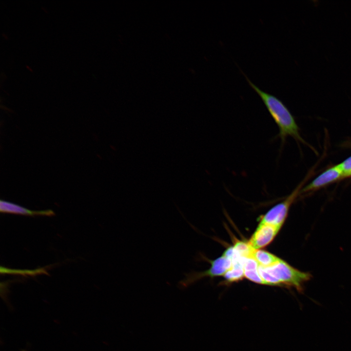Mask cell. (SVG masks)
<instances>
[{
	"label": "cell",
	"instance_id": "cell-1",
	"mask_svg": "<svg viewBox=\"0 0 351 351\" xmlns=\"http://www.w3.org/2000/svg\"><path fill=\"white\" fill-rule=\"evenodd\" d=\"M241 72L250 86L260 97L277 125L279 133L277 136L281 140V146L284 145L288 136H292L297 141L305 143L293 117L283 102L274 95L262 90L252 82L242 71Z\"/></svg>",
	"mask_w": 351,
	"mask_h": 351
},
{
	"label": "cell",
	"instance_id": "cell-2",
	"mask_svg": "<svg viewBox=\"0 0 351 351\" xmlns=\"http://www.w3.org/2000/svg\"><path fill=\"white\" fill-rule=\"evenodd\" d=\"M264 268L278 279L283 286L292 287L299 291L303 290L304 284L312 276L310 273L301 271L282 259L274 265Z\"/></svg>",
	"mask_w": 351,
	"mask_h": 351
},
{
	"label": "cell",
	"instance_id": "cell-3",
	"mask_svg": "<svg viewBox=\"0 0 351 351\" xmlns=\"http://www.w3.org/2000/svg\"><path fill=\"white\" fill-rule=\"evenodd\" d=\"M211 264L207 270L202 272H191L185 273V278L179 282L181 288H186L198 280L204 277L224 275L233 265L232 259L223 254L214 260H208Z\"/></svg>",
	"mask_w": 351,
	"mask_h": 351
},
{
	"label": "cell",
	"instance_id": "cell-4",
	"mask_svg": "<svg viewBox=\"0 0 351 351\" xmlns=\"http://www.w3.org/2000/svg\"><path fill=\"white\" fill-rule=\"evenodd\" d=\"M305 181L300 183L283 201L271 208L262 216L260 223L282 226L288 214L289 209L302 189Z\"/></svg>",
	"mask_w": 351,
	"mask_h": 351
},
{
	"label": "cell",
	"instance_id": "cell-5",
	"mask_svg": "<svg viewBox=\"0 0 351 351\" xmlns=\"http://www.w3.org/2000/svg\"><path fill=\"white\" fill-rule=\"evenodd\" d=\"M282 227L259 223L248 242L254 249H260L268 245Z\"/></svg>",
	"mask_w": 351,
	"mask_h": 351
},
{
	"label": "cell",
	"instance_id": "cell-6",
	"mask_svg": "<svg viewBox=\"0 0 351 351\" xmlns=\"http://www.w3.org/2000/svg\"><path fill=\"white\" fill-rule=\"evenodd\" d=\"M342 178V172L338 164L323 172L310 184L302 188L301 193L314 191Z\"/></svg>",
	"mask_w": 351,
	"mask_h": 351
},
{
	"label": "cell",
	"instance_id": "cell-7",
	"mask_svg": "<svg viewBox=\"0 0 351 351\" xmlns=\"http://www.w3.org/2000/svg\"><path fill=\"white\" fill-rule=\"evenodd\" d=\"M0 211L4 213H10L17 214L27 215H54V212L51 210L44 211H32L26 209L20 205L15 204L8 201L0 200Z\"/></svg>",
	"mask_w": 351,
	"mask_h": 351
},
{
	"label": "cell",
	"instance_id": "cell-8",
	"mask_svg": "<svg viewBox=\"0 0 351 351\" xmlns=\"http://www.w3.org/2000/svg\"><path fill=\"white\" fill-rule=\"evenodd\" d=\"M232 261V267L223 275L225 280L229 282L238 281L244 277L243 258L234 255Z\"/></svg>",
	"mask_w": 351,
	"mask_h": 351
},
{
	"label": "cell",
	"instance_id": "cell-9",
	"mask_svg": "<svg viewBox=\"0 0 351 351\" xmlns=\"http://www.w3.org/2000/svg\"><path fill=\"white\" fill-rule=\"evenodd\" d=\"M251 257L254 259L260 266L264 268L271 267L281 259L268 252L260 249H254Z\"/></svg>",
	"mask_w": 351,
	"mask_h": 351
},
{
	"label": "cell",
	"instance_id": "cell-10",
	"mask_svg": "<svg viewBox=\"0 0 351 351\" xmlns=\"http://www.w3.org/2000/svg\"><path fill=\"white\" fill-rule=\"evenodd\" d=\"M234 253L237 256L242 257H251L254 249L249 244V242L241 241H236L233 246Z\"/></svg>",
	"mask_w": 351,
	"mask_h": 351
},
{
	"label": "cell",
	"instance_id": "cell-11",
	"mask_svg": "<svg viewBox=\"0 0 351 351\" xmlns=\"http://www.w3.org/2000/svg\"><path fill=\"white\" fill-rule=\"evenodd\" d=\"M258 271L266 285L283 286L280 281L266 271L264 267L259 266Z\"/></svg>",
	"mask_w": 351,
	"mask_h": 351
},
{
	"label": "cell",
	"instance_id": "cell-12",
	"mask_svg": "<svg viewBox=\"0 0 351 351\" xmlns=\"http://www.w3.org/2000/svg\"><path fill=\"white\" fill-rule=\"evenodd\" d=\"M0 273H1L3 274H20L23 275L26 274L27 275H33L39 273H46V271L43 269H36L35 270H19L8 269L5 267H1Z\"/></svg>",
	"mask_w": 351,
	"mask_h": 351
},
{
	"label": "cell",
	"instance_id": "cell-13",
	"mask_svg": "<svg viewBox=\"0 0 351 351\" xmlns=\"http://www.w3.org/2000/svg\"><path fill=\"white\" fill-rule=\"evenodd\" d=\"M258 269L244 271V277L255 283L266 285L265 281L260 276Z\"/></svg>",
	"mask_w": 351,
	"mask_h": 351
},
{
	"label": "cell",
	"instance_id": "cell-14",
	"mask_svg": "<svg viewBox=\"0 0 351 351\" xmlns=\"http://www.w3.org/2000/svg\"><path fill=\"white\" fill-rule=\"evenodd\" d=\"M338 165L342 172L343 178L351 176V156Z\"/></svg>",
	"mask_w": 351,
	"mask_h": 351
}]
</instances>
